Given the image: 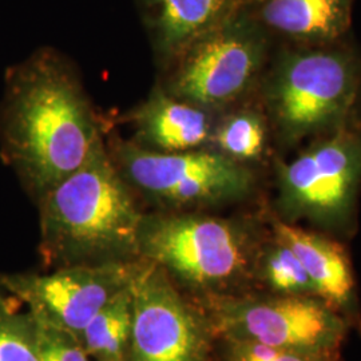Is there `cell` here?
<instances>
[{"instance_id": "8992f818", "label": "cell", "mask_w": 361, "mask_h": 361, "mask_svg": "<svg viewBox=\"0 0 361 361\" xmlns=\"http://www.w3.org/2000/svg\"><path fill=\"white\" fill-rule=\"evenodd\" d=\"M128 361H212L216 338L205 313L154 264L138 258L131 280Z\"/></svg>"}, {"instance_id": "ba28073f", "label": "cell", "mask_w": 361, "mask_h": 361, "mask_svg": "<svg viewBox=\"0 0 361 361\" xmlns=\"http://www.w3.org/2000/svg\"><path fill=\"white\" fill-rule=\"evenodd\" d=\"M261 42L246 20L228 18L192 43L170 63L169 94L202 109L229 104L247 89L257 73Z\"/></svg>"}, {"instance_id": "e0dca14e", "label": "cell", "mask_w": 361, "mask_h": 361, "mask_svg": "<svg viewBox=\"0 0 361 361\" xmlns=\"http://www.w3.org/2000/svg\"><path fill=\"white\" fill-rule=\"evenodd\" d=\"M262 276L276 295L317 297L310 276L298 258L280 241L264 259Z\"/></svg>"}, {"instance_id": "7a4b0ae2", "label": "cell", "mask_w": 361, "mask_h": 361, "mask_svg": "<svg viewBox=\"0 0 361 361\" xmlns=\"http://www.w3.org/2000/svg\"><path fill=\"white\" fill-rule=\"evenodd\" d=\"M37 202L39 252L46 267L55 269L140 258L145 213L104 143Z\"/></svg>"}, {"instance_id": "ac0fdd59", "label": "cell", "mask_w": 361, "mask_h": 361, "mask_svg": "<svg viewBox=\"0 0 361 361\" xmlns=\"http://www.w3.org/2000/svg\"><path fill=\"white\" fill-rule=\"evenodd\" d=\"M214 138L221 154L237 161L258 157L264 147L265 134L257 116L240 113L228 118L217 130Z\"/></svg>"}, {"instance_id": "3957f363", "label": "cell", "mask_w": 361, "mask_h": 361, "mask_svg": "<svg viewBox=\"0 0 361 361\" xmlns=\"http://www.w3.org/2000/svg\"><path fill=\"white\" fill-rule=\"evenodd\" d=\"M138 255L180 289L204 298L225 295L252 265L249 240L238 225L188 212L145 214Z\"/></svg>"}, {"instance_id": "d6986e66", "label": "cell", "mask_w": 361, "mask_h": 361, "mask_svg": "<svg viewBox=\"0 0 361 361\" xmlns=\"http://www.w3.org/2000/svg\"><path fill=\"white\" fill-rule=\"evenodd\" d=\"M224 361H335L334 352L276 348L257 343L226 341Z\"/></svg>"}, {"instance_id": "6da1fadb", "label": "cell", "mask_w": 361, "mask_h": 361, "mask_svg": "<svg viewBox=\"0 0 361 361\" xmlns=\"http://www.w3.org/2000/svg\"><path fill=\"white\" fill-rule=\"evenodd\" d=\"M104 142L77 73L44 49L7 71L0 104V154L37 201Z\"/></svg>"}, {"instance_id": "5b68a950", "label": "cell", "mask_w": 361, "mask_h": 361, "mask_svg": "<svg viewBox=\"0 0 361 361\" xmlns=\"http://www.w3.org/2000/svg\"><path fill=\"white\" fill-rule=\"evenodd\" d=\"M202 312L216 338L276 348L335 352L347 325L314 296L205 297Z\"/></svg>"}, {"instance_id": "5bb4252c", "label": "cell", "mask_w": 361, "mask_h": 361, "mask_svg": "<svg viewBox=\"0 0 361 361\" xmlns=\"http://www.w3.org/2000/svg\"><path fill=\"white\" fill-rule=\"evenodd\" d=\"M262 20L300 38H332L348 22V0H264Z\"/></svg>"}, {"instance_id": "ffe728a7", "label": "cell", "mask_w": 361, "mask_h": 361, "mask_svg": "<svg viewBox=\"0 0 361 361\" xmlns=\"http://www.w3.org/2000/svg\"><path fill=\"white\" fill-rule=\"evenodd\" d=\"M38 328L39 361H90L78 336L43 324Z\"/></svg>"}, {"instance_id": "9c48e42d", "label": "cell", "mask_w": 361, "mask_h": 361, "mask_svg": "<svg viewBox=\"0 0 361 361\" xmlns=\"http://www.w3.org/2000/svg\"><path fill=\"white\" fill-rule=\"evenodd\" d=\"M352 78L345 61L332 52L295 56L277 85V107L295 130L319 128L337 116L350 95Z\"/></svg>"}, {"instance_id": "7c38bea8", "label": "cell", "mask_w": 361, "mask_h": 361, "mask_svg": "<svg viewBox=\"0 0 361 361\" xmlns=\"http://www.w3.org/2000/svg\"><path fill=\"white\" fill-rule=\"evenodd\" d=\"M233 0H147L157 54L169 65L195 40L224 23Z\"/></svg>"}, {"instance_id": "9a60e30c", "label": "cell", "mask_w": 361, "mask_h": 361, "mask_svg": "<svg viewBox=\"0 0 361 361\" xmlns=\"http://www.w3.org/2000/svg\"><path fill=\"white\" fill-rule=\"evenodd\" d=\"M133 332L131 284L99 310L78 335L90 361H128Z\"/></svg>"}, {"instance_id": "277c9868", "label": "cell", "mask_w": 361, "mask_h": 361, "mask_svg": "<svg viewBox=\"0 0 361 361\" xmlns=\"http://www.w3.org/2000/svg\"><path fill=\"white\" fill-rule=\"evenodd\" d=\"M109 152L133 190L161 212L238 200L250 188L247 170L221 153L200 149L161 153L133 141H119Z\"/></svg>"}, {"instance_id": "2e32d148", "label": "cell", "mask_w": 361, "mask_h": 361, "mask_svg": "<svg viewBox=\"0 0 361 361\" xmlns=\"http://www.w3.org/2000/svg\"><path fill=\"white\" fill-rule=\"evenodd\" d=\"M0 361H39L37 320L0 285Z\"/></svg>"}, {"instance_id": "52a82bcc", "label": "cell", "mask_w": 361, "mask_h": 361, "mask_svg": "<svg viewBox=\"0 0 361 361\" xmlns=\"http://www.w3.org/2000/svg\"><path fill=\"white\" fill-rule=\"evenodd\" d=\"M137 259L73 265L39 273H0V285L39 324L78 336L133 280Z\"/></svg>"}, {"instance_id": "4fadbf2b", "label": "cell", "mask_w": 361, "mask_h": 361, "mask_svg": "<svg viewBox=\"0 0 361 361\" xmlns=\"http://www.w3.org/2000/svg\"><path fill=\"white\" fill-rule=\"evenodd\" d=\"M277 240L288 246L310 276L316 295L328 305H348L353 296V276L341 247L320 235L277 222Z\"/></svg>"}, {"instance_id": "30bf717a", "label": "cell", "mask_w": 361, "mask_h": 361, "mask_svg": "<svg viewBox=\"0 0 361 361\" xmlns=\"http://www.w3.org/2000/svg\"><path fill=\"white\" fill-rule=\"evenodd\" d=\"M356 170L348 142L338 138L323 143L285 170L286 195L295 207L313 216H338L348 205Z\"/></svg>"}, {"instance_id": "8fae6325", "label": "cell", "mask_w": 361, "mask_h": 361, "mask_svg": "<svg viewBox=\"0 0 361 361\" xmlns=\"http://www.w3.org/2000/svg\"><path fill=\"white\" fill-rule=\"evenodd\" d=\"M133 142L161 153L200 149L212 135L207 110L169 94L161 85L129 114Z\"/></svg>"}]
</instances>
